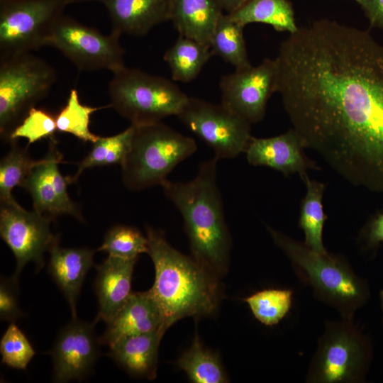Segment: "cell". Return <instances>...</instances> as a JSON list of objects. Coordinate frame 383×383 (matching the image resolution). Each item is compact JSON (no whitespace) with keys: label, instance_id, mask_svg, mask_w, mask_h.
<instances>
[{"label":"cell","instance_id":"6da1fadb","mask_svg":"<svg viewBox=\"0 0 383 383\" xmlns=\"http://www.w3.org/2000/svg\"><path fill=\"white\" fill-rule=\"evenodd\" d=\"M274 93L304 148L355 186L383 193V45L316 20L284 40Z\"/></svg>","mask_w":383,"mask_h":383},{"label":"cell","instance_id":"7a4b0ae2","mask_svg":"<svg viewBox=\"0 0 383 383\" xmlns=\"http://www.w3.org/2000/svg\"><path fill=\"white\" fill-rule=\"evenodd\" d=\"M218 160L202 162L189 182L166 179L161 186L182 216L192 257L220 277L228 270L231 238L217 184Z\"/></svg>","mask_w":383,"mask_h":383},{"label":"cell","instance_id":"3957f363","mask_svg":"<svg viewBox=\"0 0 383 383\" xmlns=\"http://www.w3.org/2000/svg\"><path fill=\"white\" fill-rule=\"evenodd\" d=\"M145 228L155 272L149 290L160 308L165 329L183 318L213 314L223 295L219 277L174 248L163 232Z\"/></svg>","mask_w":383,"mask_h":383},{"label":"cell","instance_id":"277c9868","mask_svg":"<svg viewBox=\"0 0 383 383\" xmlns=\"http://www.w3.org/2000/svg\"><path fill=\"white\" fill-rule=\"evenodd\" d=\"M267 230L315 296L335 308L342 318L353 320L355 311L370 298L367 282L358 277L344 259L317 252L269 226Z\"/></svg>","mask_w":383,"mask_h":383},{"label":"cell","instance_id":"5b68a950","mask_svg":"<svg viewBox=\"0 0 383 383\" xmlns=\"http://www.w3.org/2000/svg\"><path fill=\"white\" fill-rule=\"evenodd\" d=\"M196 150L192 138L162 121L135 126L130 150L121 165L122 182L132 191L161 186L174 167Z\"/></svg>","mask_w":383,"mask_h":383},{"label":"cell","instance_id":"8992f818","mask_svg":"<svg viewBox=\"0 0 383 383\" xmlns=\"http://www.w3.org/2000/svg\"><path fill=\"white\" fill-rule=\"evenodd\" d=\"M109 84L111 106L131 125L140 126L177 116L189 96L173 82L124 67Z\"/></svg>","mask_w":383,"mask_h":383},{"label":"cell","instance_id":"52a82bcc","mask_svg":"<svg viewBox=\"0 0 383 383\" xmlns=\"http://www.w3.org/2000/svg\"><path fill=\"white\" fill-rule=\"evenodd\" d=\"M0 135L9 140L35 104L46 96L56 81L52 67L25 52L0 58Z\"/></svg>","mask_w":383,"mask_h":383},{"label":"cell","instance_id":"ba28073f","mask_svg":"<svg viewBox=\"0 0 383 383\" xmlns=\"http://www.w3.org/2000/svg\"><path fill=\"white\" fill-rule=\"evenodd\" d=\"M352 321L343 318L326 323L306 382L353 383L364 380L372 359V347L368 338Z\"/></svg>","mask_w":383,"mask_h":383},{"label":"cell","instance_id":"9c48e42d","mask_svg":"<svg viewBox=\"0 0 383 383\" xmlns=\"http://www.w3.org/2000/svg\"><path fill=\"white\" fill-rule=\"evenodd\" d=\"M90 0L0 1V58L30 52L46 45L56 21L73 3Z\"/></svg>","mask_w":383,"mask_h":383},{"label":"cell","instance_id":"30bf717a","mask_svg":"<svg viewBox=\"0 0 383 383\" xmlns=\"http://www.w3.org/2000/svg\"><path fill=\"white\" fill-rule=\"evenodd\" d=\"M121 35H105L77 20L62 15L55 23L45 46L60 51L79 70H108L113 73L125 66Z\"/></svg>","mask_w":383,"mask_h":383},{"label":"cell","instance_id":"8fae6325","mask_svg":"<svg viewBox=\"0 0 383 383\" xmlns=\"http://www.w3.org/2000/svg\"><path fill=\"white\" fill-rule=\"evenodd\" d=\"M177 117L213 150L218 160L244 152L252 137L251 123L221 103L189 97Z\"/></svg>","mask_w":383,"mask_h":383},{"label":"cell","instance_id":"7c38bea8","mask_svg":"<svg viewBox=\"0 0 383 383\" xmlns=\"http://www.w3.org/2000/svg\"><path fill=\"white\" fill-rule=\"evenodd\" d=\"M0 204V235L16 258L13 276L18 278L30 262L35 263L38 272L45 265V252L60 240L50 231L51 220L35 210L26 211L16 200Z\"/></svg>","mask_w":383,"mask_h":383},{"label":"cell","instance_id":"4fadbf2b","mask_svg":"<svg viewBox=\"0 0 383 383\" xmlns=\"http://www.w3.org/2000/svg\"><path fill=\"white\" fill-rule=\"evenodd\" d=\"M275 74L274 59L266 58L257 66L223 76L219 82L221 104L251 124L261 121L274 93Z\"/></svg>","mask_w":383,"mask_h":383},{"label":"cell","instance_id":"5bb4252c","mask_svg":"<svg viewBox=\"0 0 383 383\" xmlns=\"http://www.w3.org/2000/svg\"><path fill=\"white\" fill-rule=\"evenodd\" d=\"M95 323L77 317L60 328L50 353L55 382L82 380L91 372L101 344L95 333Z\"/></svg>","mask_w":383,"mask_h":383},{"label":"cell","instance_id":"9a60e30c","mask_svg":"<svg viewBox=\"0 0 383 383\" xmlns=\"http://www.w3.org/2000/svg\"><path fill=\"white\" fill-rule=\"evenodd\" d=\"M62 155L55 138H50L48 151L41 163L33 168L21 186L31 195L33 210L50 218L68 214L83 221L77 204L67 194V179L59 171Z\"/></svg>","mask_w":383,"mask_h":383},{"label":"cell","instance_id":"2e32d148","mask_svg":"<svg viewBox=\"0 0 383 383\" xmlns=\"http://www.w3.org/2000/svg\"><path fill=\"white\" fill-rule=\"evenodd\" d=\"M304 148L300 137L292 128L271 138L252 136L244 152L252 165L268 167L285 175L298 173L303 179L312 167L304 155Z\"/></svg>","mask_w":383,"mask_h":383},{"label":"cell","instance_id":"e0dca14e","mask_svg":"<svg viewBox=\"0 0 383 383\" xmlns=\"http://www.w3.org/2000/svg\"><path fill=\"white\" fill-rule=\"evenodd\" d=\"M161 330L165 333L164 317L150 290L132 292L114 316L106 323L101 344L111 345L119 339Z\"/></svg>","mask_w":383,"mask_h":383},{"label":"cell","instance_id":"ac0fdd59","mask_svg":"<svg viewBox=\"0 0 383 383\" xmlns=\"http://www.w3.org/2000/svg\"><path fill=\"white\" fill-rule=\"evenodd\" d=\"M137 260L109 255L101 265L96 266L94 290L99 304L96 323L109 321L131 294V280Z\"/></svg>","mask_w":383,"mask_h":383},{"label":"cell","instance_id":"d6986e66","mask_svg":"<svg viewBox=\"0 0 383 383\" xmlns=\"http://www.w3.org/2000/svg\"><path fill=\"white\" fill-rule=\"evenodd\" d=\"M107 9L111 31L144 35L155 26L171 19L172 0H91Z\"/></svg>","mask_w":383,"mask_h":383},{"label":"cell","instance_id":"ffe728a7","mask_svg":"<svg viewBox=\"0 0 383 383\" xmlns=\"http://www.w3.org/2000/svg\"><path fill=\"white\" fill-rule=\"evenodd\" d=\"M57 240L49 249L48 270L58 286L77 318V303L88 271L94 265L95 251L85 248H64Z\"/></svg>","mask_w":383,"mask_h":383},{"label":"cell","instance_id":"44dd1931","mask_svg":"<svg viewBox=\"0 0 383 383\" xmlns=\"http://www.w3.org/2000/svg\"><path fill=\"white\" fill-rule=\"evenodd\" d=\"M164 333L157 330L122 338L109 346V355L130 374L152 380Z\"/></svg>","mask_w":383,"mask_h":383},{"label":"cell","instance_id":"7402d4cb","mask_svg":"<svg viewBox=\"0 0 383 383\" xmlns=\"http://www.w3.org/2000/svg\"><path fill=\"white\" fill-rule=\"evenodd\" d=\"M222 14L217 0H172L170 21L179 35L209 45Z\"/></svg>","mask_w":383,"mask_h":383},{"label":"cell","instance_id":"603a6c76","mask_svg":"<svg viewBox=\"0 0 383 383\" xmlns=\"http://www.w3.org/2000/svg\"><path fill=\"white\" fill-rule=\"evenodd\" d=\"M227 14L243 27L252 23H261L289 34L299 28L289 0H247L235 11Z\"/></svg>","mask_w":383,"mask_h":383},{"label":"cell","instance_id":"cb8c5ba5","mask_svg":"<svg viewBox=\"0 0 383 383\" xmlns=\"http://www.w3.org/2000/svg\"><path fill=\"white\" fill-rule=\"evenodd\" d=\"M212 55L209 45L179 35L163 59L171 70L172 80L189 82L198 77Z\"/></svg>","mask_w":383,"mask_h":383},{"label":"cell","instance_id":"d4e9b609","mask_svg":"<svg viewBox=\"0 0 383 383\" xmlns=\"http://www.w3.org/2000/svg\"><path fill=\"white\" fill-rule=\"evenodd\" d=\"M244 27L223 13L211 36L209 46L212 55L221 57L235 70L250 67L243 35Z\"/></svg>","mask_w":383,"mask_h":383},{"label":"cell","instance_id":"484cf974","mask_svg":"<svg viewBox=\"0 0 383 383\" xmlns=\"http://www.w3.org/2000/svg\"><path fill=\"white\" fill-rule=\"evenodd\" d=\"M303 180L306 184V193L301 204L299 226L304 233V244L317 252L326 254L328 252L323 243L325 215L322 198L324 185L311 180L307 174Z\"/></svg>","mask_w":383,"mask_h":383},{"label":"cell","instance_id":"4316f807","mask_svg":"<svg viewBox=\"0 0 383 383\" xmlns=\"http://www.w3.org/2000/svg\"><path fill=\"white\" fill-rule=\"evenodd\" d=\"M135 126L131 125L123 131L109 137H99L93 143L89 154L79 162L77 172L72 177H67L68 184L76 182L81 174L86 170L94 167H102L116 164L121 165L128 153Z\"/></svg>","mask_w":383,"mask_h":383},{"label":"cell","instance_id":"83f0119b","mask_svg":"<svg viewBox=\"0 0 383 383\" xmlns=\"http://www.w3.org/2000/svg\"><path fill=\"white\" fill-rule=\"evenodd\" d=\"M178 365L192 382H228L218 356L202 345L197 334L194 336L192 346L179 357Z\"/></svg>","mask_w":383,"mask_h":383},{"label":"cell","instance_id":"f1b7e54d","mask_svg":"<svg viewBox=\"0 0 383 383\" xmlns=\"http://www.w3.org/2000/svg\"><path fill=\"white\" fill-rule=\"evenodd\" d=\"M9 142L11 148L0 162V202L15 200L11 193L13 189L21 187L33 168L43 161V159H32L28 147H21L17 140Z\"/></svg>","mask_w":383,"mask_h":383},{"label":"cell","instance_id":"f546056e","mask_svg":"<svg viewBox=\"0 0 383 383\" xmlns=\"http://www.w3.org/2000/svg\"><path fill=\"white\" fill-rule=\"evenodd\" d=\"M92 107L80 103L78 91L70 90L66 105L55 116L57 131L73 135L83 142L94 143L99 136L89 130L90 116L104 107Z\"/></svg>","mask_w":383,"mask_h":383},{"label":"cell","instance_id":"4dcf8cb0","mask_svg":"<svg viewBox=\"0 0 383 383\" xmlns=\"http://www.w3.org/2000/svg\"><path fill=\"white\" fill-rule=\"evenodd\" d=\"M292 296L291 290L269 289L257 292L244 301L260 323L273 326L277 324L289 312Z\"/></svg>","mask_w":383,"mask_h":383},{"label":"cell","instance_id":"1f68e13d","mask_svg":"<svg viewBox=\"0 0 383 383\" xmlns=\"http://www.w3.org/2000/svg\"><path fill=\"white\" fill-rule=\"evenodd\" d=\"M97 251H105L110 255L123 258H138L141 253H148V241L137 228L117 225L106 233Z\"/></svg>","mask_w":383,"mask_h":383},{"label":"cell","instance_id":"d6a6232c","mask_svg":"<svg viewBox=\"0 0 383 383\" xmlns=\"http://www.w3.org/2000/svg\"><path fill=\"white\" fill-rule=\"evenodd\" d=\"M1 362L9 367L26 370L35 354L31 343L15 324L11 323L0 341Z\"/></svg>","mask_w":383,"mask_h":383},{"label":"cell","instance_id":"836d02e7","mask_svg":"<svg viewBox=\"0 0 383 383\" xmlns=\"http://www.w3.org/2000/svg\"><path fill=\"white\" fill-rule=\"evenodd\" d=\"M56 131L55 117L48 111L33 107L11 132L9 141L24 138L28 146L43 138H53Z\"/></svg>","mask_w":383,"mask_h":383},{"label":"cell","instance_id":"e575fe53","mask_svg":"<svg viewBox=\"0 0 383 383\" xmlns=\"http://www.w3.org/2000/svg\"><path fill=\"white\" fill-rule=\"evenodd\" d=\"M19 288L18 278L1 277L0 282V318L1 321L15 322L25 316L18 304Z\"/></svg>","mask_w":383,"mask_h":383},{"label":"cell","instance_id":"d590c367","mask_svg":"<svg viewBox=\"0 0 383 383\" xmlns=\"http://www.w3.org/2000/svg\"><path fill=\"white\" fill-rule=\"evenodd\" d=\"M371 26L383 30V0H359Z\"/></svg>","mask_w":383,"mask_h":383},{"label":"cell","instance_id":"8d00e7d4","mask_svg":"<svg viewBox=\"0 0 383 383\" xmlns=\"http://www.w3.org/2000/svg\"><path fill=\"white\" fill-rule=\"evenodd\" d=\"M366 241L370 247L383 243V213L377 215L369 223L366 231Z\"/></svg>","mask_w":383,"mask_h":383},{"label":"cell","instance_id":"74e56055","mask_svg":"<svg viewBox=\"0 0 383 383\" xmlns=\"http://www.w3.org/2000/svg\"><path fill=\"white\" fill-rule=\"evenodd\" d=\"M221 9L227 13H231L238 9L247 0H217Z\"/></svg>","mask_w":383,"mask_h":383},{"label":"cell","instance_id":"f35d334b","mask_svg":"<svg viewBox=\"0 0 383 383\" xmlns=\"http://www.w3.org/2000/svg\"><path fill=\"white\" fill-rule=\"evenodd\" d=\"M379 299H380L381 306H382V309L383 312V290L380 291Z\"/></svg>","mask_w":383,"mask_h":383},{"label":"cell","instance_id":"ab89813d","mask_svg":"<svg viewBox=\"0 0 383 383\" xmlns=\"http://www.w3.org/2000/svg\"><path fill=\"white\" fill-rule=\"evenodd\" d=\"M353 1H355L357 2V3L359 2V0H353Z\"/></svg>","mask_w":383,"mask_h":383},{"label":"cell","instance_id":"60d3db41","mask_svg":"<svg viewBox=\"0 0 383 383\" xmlns=\"http://www.w3.org/2000/svg\"><path fill=\"white\" fill-rule=\"evenodd\" d=\"M4 1V0H0V1Z\"/></svg>","mask_w":383,"mask_h":383}]
</instances>
